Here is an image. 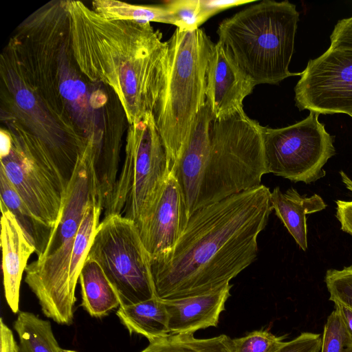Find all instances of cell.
Instances as JSON below:
<instances>
[{"instance_id":"d590c367","label":"cell","mask_w":352,"mask_h":352,"mask_svg":"<svg viewBox=\"0 0 352 352\" xmlns=\"http://www.w3.org/2000/svg\"><path fill=\"white\" fill-rule=\"evenodd\" d=\"M61 352H77V351L61 349Z\"/></svg>"},{"instance_id":"ac0fdd59","label":"cell","mask_w":352,"mask_h":352,"mask_svg":"<svg viewBox=\"0 0 352 352\" xmlns=\"http://www.w3.org/2000/svg\"><path fill=\"white\" fill-rule=\"evenodd\" d=\"M270 201L276 215L283 222L297 245L304 251L307 249L306 215L320 212L327 204L318 195H300L294 188L283 192L276 187L270 194Z\"/></svg>"},{"instance_id":"9a60e30c","label":"cell","mask_w":352,"mask_h":352,"mask_svg":"<svg viewBox=\"0 0 352 352\" xmlns=\"http://www.w3.org/2000/svg\"><path fill=\"white\" fill-rule=\"evenodd\" d=\"M188 221L181 188L171 170L153 212L139 230L149 258L170 252Z\"/></svg>"},{"instance_id":"4316f807","label":"cell","mask_w":352,"mask_h":352,"mask_svg":"<svg viewBox=\"0 0 352 352\" xmlns=\"http://www.w3.org/2000/svg\"><path fill=\"white\" fill-rule=\"evenodd\" d=\"M324 282L329 294V300L352 309V265L342 270H328Z\"/></svg>"},{"instance_id":"d4e9b609","label":"cell","mask_w":352,"mask_h":352,"mask_svg":"<svg viewBox=\"0 0 352 352\" xmlns=\"http://www.w3.org/2000/svg\"><path fill=\"white\" fill-rule=\"evenodd\" d=\"M165 6L174 20V25L182 31L199 29L207 21L201 0H172L166 1Z\"/></svg>"},{"instance_id":"8992f818","label":"cell","mask_w":352,"mask_h":352,"mask_svg":"<svg viewBox=\"0 0 352 352\" xmlns=\"http://www.w3.org/2000/svg\"><path fill=\"white\" fill-rule=\"evenodd\" d=\"M166 42L152 113L172 168L206 103L208 67L214 43L201 28H176Z\"/></svg>"},{"instance_id":"44dd1931","label":"cell","mask_w":352,"mask_h":352,"mask_svg":"<svg viewBox=\"0 0 352 352\" xmlns=\"http://www.w3.org/2000/svg\"><path fill=\"white\" fill-rule=\"evenodd\" d=\"M0 196L2 201L13 214L25 236L40 257L45 252L53 228L43 223L30 212L5 174L0 170Z\"/></svg>"},{"instance_id":"cb8c5ba5","label":"cell","mask_w":352,"mask_h":352,"mask_svg":"<svg viewBox=\"0 0 352 352\" xmlns=\"http://www.w3.org/2000/svg\"><path fill=\"white\" fill-rule=\"evenodd\" d=\"M91 5L94 11L109 19L174 25V20L165 5L142 6L117 0H95Z\"/></svg>"},{"instance_id":"8fae6325","label":"cell","mask_w":352,"mask_h":352,"mask_svg":"<svg viewBox=\"0 0 352 352\" xmlns=\"http://www.w3.org/2000/svg\"><path fill=\"white\" fill-rule=\"evenodd\" d=\"M318 116L310 111L305 119L283 128L262 126L267 173L307 184L325 176L323 166L336 149Z\"/></svg>"},{"instance_id":"e0dca14e","label":"cell","mask_w":352,"mask_h":352,"mask_svg":"<svg viewBox=\"0 0 352 352\" xmlns=\"http://www.w3.org/2000/svg\"><path fill=\"white\" fill-rule=\"evenodd\" d=\"M232 286L229 283L205 294L164 300L170 333H194L200 329L217 327L230 296Z\"/></svg>"},{"instance_id":"f1b7e54d","label":"cell","mask_w":352,"mask_h":352,"mask_svg":"<svg viewBox=\"0 0 352 352\" xmlns=\"http://www.w3.org/2000/svg\"><path fill=\"white\" fill-rule=\"evenodd\" d=\"M322 338L318 333L304 332L285 344L275 352H319Z\"/></svg>"},{"instance_id":"d6a6232c","label":"cell","mask_w":352,"mask_h":352,"mask_svg":"<svg viewBox=\"0 0 352 352\" xmlns=\"http://www.w3.org/2000/svg\"><path fill=\"white\" fill-rule=\"evenodd\" d=\"M1 352H19V344L14 339L12 330L0 318Z\"/></svg>"},{"instance_id":"e575fe53","label":"cell","mask_w":352,"mask_h":352,"mask_svg":"<svg viewBox=\"0 0 352 352\" xmlns=\"http://www.w3.org/2000/svg\"><path fill=\"white\" fill-rule=\"evenodd\" d=\"M341 179L345 187L352 192V179H351L344 171L340 172Z\"/></svg>"},{"instance_id":"7402d4cb","label":"cell","mask_w":352,"mask_h":352,"mask_svg":"<svg viewBox=\"0 0 352 352\" xmlns=\"http://www.w3.org/2000/svg\"><path fill=\"white\" fill-rule=\"evenodd\" d=\"M14 329L19 338V352H61L49 320L20 311Z\"/></svg>"},{"instance_id":"484cf974","label":"cell","mask_w":352,"mask_h":352,"mask_svg":"<svg viewBox=\"0 0 352 352\" xmlns=\"http://www.w3.org/2000/svg\"><path fill=\"white\" fill-rule=\"evenodd\" d=\"M320 352H352V338L335 309L324 324Z\"/></svg>"},{"instance_id":"836d02e7","label":"cell","mask_w":352,"mask_h":352,"mask_svg":"<svg viewBox=\"0 0 352 352\" xmlns=\"http://www.w3.org/2000/svg\"><path fill=\"white\" fill-rule=\"evenodd\" d=\"M335 310L340 316L346 330L352 338V309L339 302H334Z\"/></svg>"},{"instance_id":"ffe728a7","label":"cell","mask_w":352,"mask_h":352,"mask_svg":"<svg viewBox=\"0 0 352 352\" xmlns=\"http://www.w3.org/2000/svg\"><path fill=\"white\" fill-rule=\"evenodd\" d=\"M79 281L81 306L91 317H104L120 306L116 290L95 261L87 258Z\"/></svg>"},{"instance_id":"6da1fadb","label":"cell","mask_w":352,"mask_h":352,"mask_svg":"<svg viewBox=\"0 0 352 352\" xmlns=\"http://www.w3.org/2000/svg\"><path fill=\"white\" fill-rule=\"evenodd\" d=\"M261 184L196 210L168 254L150 258L155 296L170 300L220 287L252 264L272 211Z\"/></svg>"},{"instance_id":"603a6c76","label":"cell","mask_w":352,"mask_h":352,"mask_svg":"<svg viewBox=\"0 0 352 352\" xmlns=\"http://www.w3.org/2000/svg\"><path fill=\"white\" fill-rule=\"evenodd\" d=\"M140 352H234L232 339L221 334L209 338H197L194 333H170L149 342Z\"/></svg>"},{"instance_id":"2e32d148","label":"cell","mask_w":352,"mask_h":352,"mask_svg":"<svg viewBox=\"0 0 352 352\" xmlns=\"http://www.w3.org/2000/svg\"><path fill=\"white\" fill-rule=\"evenodd\" d=\"M1 245L4 294L14 314L19 313L20 286L28 261L35 248L13 214L0 201Z\"/></svg>"},{"instance_id":"30bf717a","label":"cell","mask_w":352,"mask_h":352,"mask_svg":"<svg viewBox=\"0 0 352 352\" xmlns=\"http://www.w3.org/2000/svg\"><path fill=\"white\" fill-rule=\"evenodd\" d=\"M104 217L97 228L87 258L100 266L116 290L120 305L156 296L149 256L137 226L118 214Z\"/></svg>"},{"instance_id":"f546056e","label":"cell","mask_w":352,"mask_h":352,"mask_svg":"<svg viewBox=\"0 0 352 352\" xmlns=\"http://www.w3.org/2000/svg\"><path fill=\"white\" fill-rule=\"evenodd\" d=\"M330 38L331 49H352V16L339 21Z\"/></svg>"},{"instance_id":"83f0119b","label":"cell","mask_w":352,"mask_h":352,"mask_svg":"<svg viewBox=\"0 0 352 352\" xmlns=\"http://www.w3.org/2000/svg\"><path fill=\"white\" fill-rule=\"evenodd\" d=\"M234 352H275L285 342L284 337L276 336L267 330H256L232 339Z\"/></svg>"},{"instance_id":"5bb4252c","label":"cell","mask_w":352,"mask_h":352,"mask_svg":"<svg viewBox=\"0 0 352 352\" xmlns=\"http://www.w3.org/2000/svg\"><path fill=\"white\" fill-rule=\"evenodd\" d=\"M256 84L219 41L214 43L208 63L206 103L214 119L243 109L244 99Z\"/></svg>"},{"instance_id":"3957f363","label":"cell","mask_w":352,"mask_h":352,"mask_svg":"<svg viewBox=\"0 0 352 352\" xmlns=\"http://www.w3.org/2000/svg\"><path fill=\"white\" fill-rule=\"evenodd\" d=\"M171 170L188 219L199 208L258 186L267 174L262 126L243 109L214 119L206 102Z\"/></svg>"},{"instance_id":"277c9868","label":"cell","mask_w":352,"mask_h":352,"mask_svg":"<svg viewBox=\"0 0 352 352\" xmlns=\"http://www.w3.org/2000/svg\"><path fill=\"white\" fill-rule=\"evenodd\" d=\"M27 47L38 83L60 100L86 143L103 155L122 138V106L116 107L102 84L91 82L74 58L68 13L56 11L33 28Z\"/></svg>"},{"instance_id":"1f68e13d","label":"cell","mask_w":352,"mask_h":352,"mask_svg":"<svg viewBox=\"0 0 352 352\" xmlns=\"http://www.w3.org/2000/svg\"><path fill=\"white\" fill-rule=\"evenodd\" d=\"M336 217L341 230L352 236V200L336 201Z\"/></svg>"},{"instance_id":"7a4b0ae2","label":"cell","mask_w":352,"mask_h":352,"mask_svg":"<svg viewBox=\"0 0 352 352\" xmlns=\"http://www.w3.org/2000/svg\"><path fill=\"white\" fill-rule=\"evenodd\" d=\"M72 46L81 72L110 88L129 124L152 113L167 42L150 23L107 19L80 1L67 0Z\"/></svg>"},{"instance_id":"7c38bea8","label":"cell","mask_w":352,"mask_h":352,"mask_svg":"<svg viewBox=\"0 0 352 352\" xmlns=\"http://www.w3.org/2000/svg\"><path fill=\"white\" fill-rule=\"evenodd\" d=\"M0 170L32 214L54 228L67 187L54 165L43 153L13 142L9 152L0 155Z\"/></svg>"},{"instance_id":"52a82bcc","label":"cell","mask_w":352,"mask_h":352,"mask_svg":"<svg viewBox=\"0 0 352 352\" xmlns=\"http://www.w3.org/2000/svg\"><path fill=\"white\" fill-rule=\"evenodd\" d=\"M298 20L294 4L263 0L222 21L219 41L256 85L278 84L301 74L289 70Z\"/></svg>"},{"instance_id":"5b68a950","label":"cell","mask_w":352,"mask_h":352,"mask_svg":"<svg viewBox=\"0 0 352 352\" xmlns=\"http://www.w3.org/2000/svg\"><path fill=\"white\" fill-rule=\"evenodd\" d=\"M0 77L3 129L14 143L45 154L68 185L85 140L36 87L12 39L1 55Z\"/></svg>"},{"instance_id":"4fadbf2b","label":"cell","mask_w":352,"mask_h":352,"mask_svg":"<svg viewBox=\"0 0 352 352\" xmlns=\"http://www.w3.org/2000/svg\"><path fill=\"white\" fill-rule=\"evenodd\" d=\"M296 107L352 117V49H329L310 60L294 88Z\"/></svg>"},{"instance_id":"4dcf8cb0","label":"cell","mask_w":352,"mask_h":352,"mask_svg":"<svg viewBox=\"0 0 352 352\" xmlns=\"http://www.w3.org/2000/svg\"><path fill=\"white\" fill-rule=\"evenodd\" d=\"M254 2L252 0H201L203 12L207 20L226 9Z\"/></svg>"},{"instance_id":"d6986e66","label":"cell","mask_w":352,"mask_h":352,"mask_svg":"<svg viewBox=\"0 0 352 352\" xmlns=\"http://www.w3.org/2000/svg\"><path fill=\"white\" fill-rule=\"evenodd\" d=\"M116 315L130 335H140L149 342L170 333L165 302L157 296L133 305H120Z\"/></svg>"},{"instance_id":"ba28073f","label":"cell","mask_w":352,"mask_h":352,"mask_svg":"<svg viewBox=\"0 0 352 352\" xmlns=\"http://www.w3.org/2000/svg\"><path fill=\"white\" fill-rule=\"evenodd\" d=\"M171 166L152 113L129 124L124 160L104 217L118 214L140 230L153 212Z\"/></svg>"},{"instance_id":"9c48e42d","label":"cell","mask_w":352,"mask_h":352,"mask_svg":"<svg viewBox=\"0 0 352 352\" xmlns=\"http://www.w3.org/2000/svg\"><path fill=\"white\" fill-rule=\"evenodd\" d=\"M94 198L97 195L89 161L82 151L47 246L27 266L28 274L35 283L60 292L75 289L81 270L73 253L74 245L85 210Z\"/></svg>"}]
</instances>
